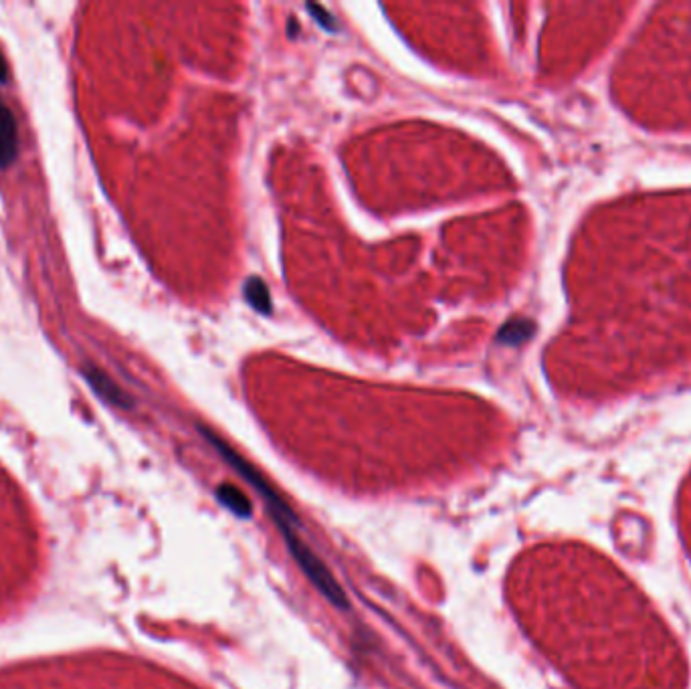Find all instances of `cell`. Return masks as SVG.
<instances>
[{
    "label": "cell",
    "instance_id": "obj_1",
    "mask_svg": "<svg viewBox=\"0 0 691 689\" xmlns=\"http://www.w3.org/2000/svg\"><path fill=\"white\" fill-rule=\"evenodd\" d=\"M201 433L207 437V441L217 449V453H221V457L241 475L249 481V485L257 491V494H261V498L267 502L269 506V512L273 514L275 522L279 528L283 526H289V528H295L293 522H295V516L291 514V510L285 506L283 498L277 494V491L271 487V483L267 481L265 475H261V471L251 463L247 461L245 457H241L229 443H225L219 435H215L213 431L201 427Z\"/></svg>",
    "mask_w": 691,
    "mask_h": 689
},
{
    "label": "cell",
    "instance_id": "obj_2",
    "mask_svg": "<svg viewBox=\"0 0 691 689\" xmlns=\"http://www.w3.org/2000/svg\"><path fill=\"white\" fill-rule=\"evenodd\" d=\"M285 542H287V548L289 552L293 554L295 562H298V566L304 570V574L308 576V580L320 590V595L330 601L336 609H348V597L346 593L342 590L340 582L334 578V574L330 572V568L322 562V558L298 536V532H295V528H279Z\"/></svg>",
    "mask_w": 691,
    "mask_h": 689
},
{
    "label": "cell",
    "instance_id": "obj_3",
    "mask_svg": "<svg viewBox=\"0 0 691 689\" xmlns=\"http://www.w3.org/2000/svg\"><path fill=\"white\" fill-rule=\"evenodd\" d=\"M83 374L87 378V382L93 386V390L100 395L104 401L112 403L114 407H120V409H130L132 407V401L130 397L126 395V392L104 372L100 370L97 366H91L87 364L83 368Z\"/></svg>",
    "mask_w": 691,
    "mask_h": 689
},
{
    "label": "cell",
    "instance_id": "obj_4",
    "mask_svg": "<svg viewBox=\"0 0 691 689\" xmlns=\"http://www.w3.org/2000/svg\"><path fill=\"white\" fill-rule=\"evenodd\" d=\"M17 158V122L9 108L0 106V168H9Z\"/></svg>",
    "mask_w": 691,
    "mask_h": 689
},
{
    "label": "cell",
    "instance_id": "obj_5",
    "mask_svg": "<svg viewBox=\"0 0 691 689\" xmlns=\"http://www.w3.org/2000/svg\"><path fill=\"white\" fill-rule=\"evenodd\" d=\"M217 498H219V502L227 508V510H231L233 514H237V516H241V518H249L251 516V500L243 494V491L239 489V487H235V485H231V483H223V485H219V489H217Z\"/></svg>",
    "mask_w": 691,
    "mask_h": 689
},
{
    "label": "cell",
    "instance_id": "obj_6",
    "mask_svg": "<svg viewBox=\"0 0 691 689\" xmlns=\"http://www.w3.org/2000/svg\"><path fill=\"white\" fill-rule=\"evenodd\" d=\"M245 300L253 306L255 312L259 314H271L273 312V302H271V293H269V287L265 285L263 279L259 277H251L247 279L245 283Z\"/></svg>",
    "mask_w": 691,
    "mask_h": 689
},
{
    "label": "cell",
    "instance_id": "obj_7",
    "mask_svg": "<svg viewBox=\"0 0 691 689\" xmlns=\"http://www.w3.org/2000/svg\"><path fill=\"white\" fill-rule=\"evenodd\" d=\"M534 332L532 322L528 320H510L504 324V328L498 334V342L500 344H508V346H516L522 344L524 340H528Z\"/></svg>",
    "mask_w": 691,
    "mask_h": 689
},
{
    "label": "cell",
    "instance_id": "obj_8",
    "mask_svg": "<svg viewBox=\"0 0 691 689\" xmlns=\"http://www.w3.org/2000/svg\"><path fill=\"white\" fill-rule=\"evenodd\" d=\"M308 11L316 17V21H318L324 29L336 31V21H334V17H332L328 11H324L320 5H308Z\"/></svg>",
    "mask_w": 691,
    "mask_h": 689
},
{
    "label": "cell",
    "instance_id": "obj_9",
    "mask_svg": "<svg viewBox=\"0 0 691 689\" xmlns=\"http://www.w3.org/2000/svg\"><path fill=\"white\" fill-rule=\"evenodd\" d=\"M9 77V69H7V61L3 57V53H0V83H5Z\"/></svg>",
    "mask_w": 691,
    "mask_h": 689
}]
</instances>
